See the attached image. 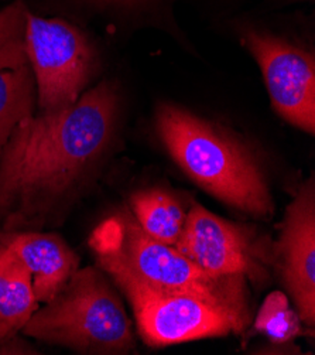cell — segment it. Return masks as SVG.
<instances>
[{"instance_id":"2","label":"cell","mask_w":315,"mask_h":355,"mask_svg":"<svg viewBox=\"0 0 315 355\" xmlns=\"http://www.w3.org/2000/svg\"><path fill=\"white\" fill-rule=\"evenodd\" d=\"M154 130L174 163L209 194L259 218L273 214L262 160L242 135L172 102L156 106Z\"/></svg>"},{"instance_id":"14","label":"cell","mask_w":315,"mask_h":355,"mask_svg":"<svg viewBox=\"0 0 315 355\" xmlns=\"http://www.w3.org/2000/svg\"><path fill=\"white\" fill-rule=\"evenodd\" d=\"M37 112V91L28 64L0 69V152L15 128Z\"/></svg>"},{"instance_id":"6","label":"cell","mask_w":315,"mask_h":355,"mask_svg":"<svg viewBox=\"0 0 315 355\" xmlns=\"http://www.w3.org/2000/svg\"><path fill=\"white\" fill-rule=\"evenodd\" d=\"M99 268L125 293L133 309L138 334L152 347L242 334L251 323L231 310L194 295L150 288L119 266Z\"/></svg>"},{"instance_id":"3","label":"cell","mask_w":315,"mask_h":355,"mask_svg":"<svg viewBox=\"0 0 315 355\" xmlns=\"http://www.w3.org/2000/svg\"><path fill=\"white\" fill-rule=\"evenodd\" d=\"M89 245L99 266H119L150 288L194 295L251 322L246 279L209 275L176 246L145 234L130 211L99 224L89 238Z\"/></svg>"},{"instance_id":"13","label":"cell","mask_w":315,"mask_h":355,"mask_svg":"<svg viewBox=\"0 0 315 355\" xmlns=\"http://www.w3.org/2000/svg\"><path fill=\"white\" fill-rule=\"evenodd\" d=\"M132 216L150 238L176 246L180 241L187 212L183 205L161 190H147L136 193L130 201Z\"/></svg>"},{"instance_id":"11","label":"cell","mask_w":315,"mask_h":355,"mask_svg":"<svg viewBox=\"0 0 315 355\" xmlns=\"http://www.w3.org/2000/svg\"><path fill=\"white\" fill-rule=\"evenodd\" d=\"M44 8L77 17H99L115 27L177 30V0H39Z\"/></svg>"},{"instance_id":"12","label":"cell","mask_w":315,"mask_h":355,"mask_svg":"<svg viewBox=\"0 0 315 355\" xmlns=\"http://www.w3.org/2000/svg\"><path fill=\"white\" fill-rule=\"evenodd\" d=\"M37 309L30 272L0 242V345L20 334Z\"/></svg>"},{"instance_id":"7","label":"cell","mask_w":315,"mask_h":355,"mask_svg":"<svg viewBox=\"0 0 315 355\" xmlns=\"http://www.w3.org/2000/svg\"><path fill=\"white\" fill-rule=\"evenodd\" d=\"M242 46L258 62L274 112L291 126L315 133L314 51L283 33L237 24Z\"/></svg>"},{"instance_id":"10","label":"cell","mask_w":315,"mask_h":355,"mask_svg":"<svg viewBox=\"0 0 315 355\" xmlns=\"http://www.w3.org/2000/svg\"><path fill=\"white\" fill-rule=\"evenodd\" d=\"M0 242L16 254L30 272L39 304L50 302L80 269V257L58 234L0 231Z\"/></svg>"},{"instance_id":"9","label":"cell","mask_w":315,"mask_h":355,"mask_svg":"<svg viewBox=\"0 0 315 355\" xmlns=\"http://www.w3.org/2000/svg\"><path fill=\"white\" fill-rule=\"evenodd\" d=\"M274 265L291 295L301 322L315 323V189L314 177L287 208L282 234L274 245Z\"/></svg>"},{"instance_id":"18","label":"cell","mask_w":315,"mask_h":355,"mask_svg":"<svg viewBox=\"0 0 315 355\" xmlns=\"http://www.w3.org/2000/svg\"><path fill=\"white\" fill-rule=\"evenodd\" d=\"M273 3H277V5H298V3H314L315 0H271Z\"/></svg>"},{"instance_id":"19","label":"cell","mask_w":315,"mask_h":355,"mask_svg":"<svg viewBox=\"0 0 315 355\" xmlns=\"http://www.w3.org/2000/svg\"><path fill=\"white\" fill-rule=\"evenodd\" d=\"M5 2H8V0H0V3H5Z\"/></svg>"},{"instance_id":"8","label":"cell","mask_w":315,"mask_h":355,"mask_svg":"<svg viewBox=\"0 0 315 355\" xmlns=\"http://www.w3.org/2000/svg\"><path fill=\"white\" fill-rule=\"evenodd\" d=\"M177 250L213 276H240L263 285L274 265V245L253 227L236 224L195 202Z\"/></svg>"},{"instance_id":"16","label":"cell","mask_w":315,"mask_h":355,"mask_svg":"<svg viewBox=\"0 0 315 355\" xmlns=\"http://www.w3.org/2000/svg\"><path fill=\"white\" fill-rule=\"evenodd\" d=\"M28 12L26 0L0 6V69L28 64L24 49Z\"/></svg>"},{"instance_id":"1","label":"cell","mask_w":315,"mask_h":355,"mask_svg":"<svg viewBox=\"0 0 315 355\" xmlns=\"http://www.w3.org/2000/svg\"><path fill=\"white\" fill-rule=\"evenodd\" d=\"M120 95L114 81L71 106L23 119L0 152V231L60 224L115 149Z\"/></svg>"},{"instance_id":"17","label":"cell","mask_w":315,"mask_h":355,"mask_svg":"<svg viewBox=\"0 0 315 355\" xmlns=\"http://www.w3.org/2000/svg\"><path fill=\"white\" fill-rule=\"evenodd\" d=\"M0 354H34V348L21 341V338L17 334L13 338L8 340L5 344L0 345Z\"/></svg>"},{"instance_id":"4","label":"cell","mask_w":315,"mask_h":355,"mask_svg":"<svg viewBox=\"0 0 315 355\" xmlns=\"http://www.w3.org/2000/svg\"><path fill=\"white\" fill-rule=\"evenodd\" d=\"M21 334L81 354H126L134 347L132 322L100 268L78 269L39 307Z\"/></svg>"},{"instance_id":"15","label":"cell","mask_w":315,"mask_h":355,"mask_svg":"<svg viewBox=\"0 0 315 355\" xmlns=\"http://www.w3.org/2000/svg\"><path fill=\"white\" fill-rule=\"evenodd\" d=\"M255 329L276 344H287L303 333L301 318L283 292H271L255 317Z\"/></svg>"},{"instance_id":"5","label":"cell","mask_w":315,"mask_h":355,"mask_svg":"<svg viewBox=\"0 0 315 355\" xmlns=\"http://www.w3.org/2000/svg\"><path fill=\"white\" fill-rule=\"evenodd\" d=\"M24 49L37 91V112L74 105L98 71V51L85 30L64 17L27 15Z\"/></svg>"}]
</instances>
